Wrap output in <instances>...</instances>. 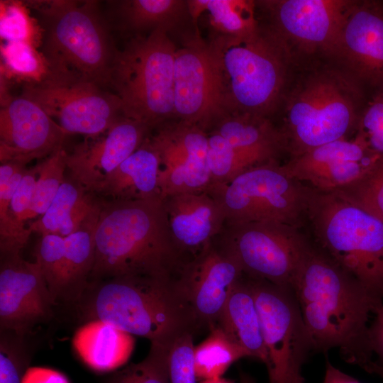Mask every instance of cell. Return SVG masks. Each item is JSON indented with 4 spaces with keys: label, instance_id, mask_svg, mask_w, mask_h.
<instances>
[{
    "label": "cell",
    "instance_id": "ffe728a7",
    "mask_svg": "<svg viewBox=\"0 0 383 383\" xmlns=\"http://www.w3.org/2000/svg\"><path fill=\"white\" fill-rule=\"evenodd\" d=\"M278 30L306 48L335 51L353 2L341 0L262 1Z\"/></svg>",
    "mask_w": 383,
    "mask_h": 383
},
{
    "label": "cell",
    "instance_id": "4316f807",
    "mask_svg": "<svg viewBox=\"0 0 383 383\" xmlns=\"http://www.w3.org/2000/svg\"><path fill=\"white\" fill-rule=\"evenodd\" d=\"M72 179L65 180L45 213L30 223L28 229L40 235L67 237L77 231L100 199Z\"/></svg>",
    "mask_w": 383,
    "mask_h": 383
},
{
    "label": "cell",
    "instance_id": "d4e9b609",
    "mask_svg": "<svg viewBox=\"0 0 383 383\" xmlns=\"http://www.w3.org/2000/svg\"><path fill=\"white\" fill-rule=\"evenodd\" d=\"M217 326L240 346L249 357L266 364L267 353L260 317L250 283L245 275L243 274L233 287Z\"/></svg>",
    "mask_w": 383,
    "mask_h": 383
},
{
    "label": "cell",
    "instance_id": "8992f818",
    "mask_svg": "<svg viewBox=\"0 0 383 383\" xmlns=\"http://www.w3.org/2000/svg\"><path fill=\"white\" fill-rule=\"evenodd\" d=\"M177 48L162 29L136 35L117 50L109 85L121 103L122 115L150 129L174 116Z\"/></svg>",
    "mask_w": 383,
    "mask_h": 383
},
{
    "label": "cell",
    "instance_id": "8fae6325",
    "mask_svg": "<svg viewBox=\"0 0 383 383\" xmlns=\"http://www.w3.org/2000/svg\"><path fill=\"white\" fill-rule=\"evenodd\" d=\"M247 277L260 317L270 383H292L313 351L297 299L292 288Z\"/></svg>",
    "mask_w": 383,
    "mask_h": 383
},
{
    "label": "cell",
    "instance_id": "8d00e7d4",
    "mask_svg": "<svg viewBox=\"0 0 383 383\" xmlns=\"http://www.w3.org/2000/svg\"><path fill=\"white\" fill-rule=\"evenodd\" d=\"M170 347L151 343L148 355L115 373L108 383H170L168 353Z\"/></svg>",
    "mask_w": 383,
    "mask_h": 383
},
{
    "label": "cell",
    "instance_id": "74e56055",
    "mask_svg": "<svg viewBox=\"0 0 383 383\" xmlns=\"http://www.w3.org/2000/svg\"><path fill=\"white\" fill-rule=\"evenodd\" d=\"M0 334V383H22L31 357L26 335L8 330Z\"/></svg>",
    "mask_w": 383,
    "mask_h": 383
},
{
    "label": "cell",
    "instance_id": "f6af8a7d",
    "mask_svg": "<svg viewBox=\"0 0 383 383\" xmlns=\"http://www.w3.org/2000/svg\"><path fill=\"white\" fill-rule=\"evenodd\" d=\"M199 383H235L231 380H228L222 377L212 378L201 380ZM241 383H250V382H241Z\"/></svg>",
    "mask_w": 383,
    "mask_h": 383
},
{
    "label": "cell",
    "instance_id": "ee69618b",
    "mask_svg": "<svg viewBox=\"0 0 383 383\" xmlns=\"http://www.w3.org/2000/svg\"><path fill=\"white\" fill-rule=\"evenodd\" d=\"M323 383H361L357 379L343 372L327 361Z\"/></svg>",
    "mask_w": 383,
    "mask_h": 383
},
{
    "label": "cell",
    "instance_id": "f35d334b",
    "mask_svg": "<svg viewBox=\"0 0 383 383\" xmlns=\"http://www.w3.org/2000/svg\"><path fill=\"white\" fill-rule=\"evenodd\" d=\"M337 191L360 208L383 221V159L365 177Z\"/></svg>",
    "mask_w": 383,
    "mask_h": 383
},
{
    "label": "cell",
    "instance_id": "7bdbcfd3",
    "mask_svg": "<svg viewBox=\"0 0 383 383\" xmlns=\"http://www.w3.org/2000/svg\"><path fill=\"white\" fill-rule=\"evenodd\" d=\"M22 383H70L67 377L60 372L46 367H28Z\"/></svg>",
    "mask_w": 383,
    "mask_h": 383
},
{
    "label": "cell",
    "instance_id": "2e32d148",
    "mask_svg": "<svg viewBox=\"0 0 383 383\" xmlns=\"http://www.w3.org/2000/svg\"><path fill=\"white\" fill-rule=\"evenodd\" d=\"M382 159V155L371 151L357 138H342L292 157L281 168L290 178L328 192L358 181Z\"/></svg>",
    "mask_w": 383,
    "mask_h": 383
},
{
    "label": "cell",
    "instance_id": "5b68a950",
    "mask_svg": "<svg viewBox=\"0 0 383 383\" xmlns=\"http://www.w3.org/2000/svg\"><path fill=\"white\" fill-rule=\"evenodd\" d=\"M45 30L43 53L65 78L109 85L116 53L95 1H26Z\"/></svg>",
    "mask_w": 383,
    "mask_h": 383
},
{
    "label": "cell",
    "instance_id": "30bf717a",
    "mask_svg": "<svg viewBox=\"0 0 383 383\" xmlns=\"http://www.w3.org/2000/svg\"><path fill=\"white\" fill-rule=\"evenodd\" d=\"M226 225L216 244L239 263L244 275L292 288L310 246L296 227L277 222Z\"/></svg>",
    "mask_w": 383,
    "mask_h": 383
},
{
    "label": "cell",
    "instance_id": "836d02e7",
    "mask_svg": "<svg viewBox=\"0 0 383 383\" xmlns=\"http://www.w3.org/2000/svg\"><path fill=\"white\" fill-rule=\"evenodd\" d=\"M207 160L211 186L228 182L245 170L261 165L255 157L236 149L214 131L208 136Z\"/></svg>",
    "mask_w": 383,
    "mask_h": 383
},
{
    "label": "cell",
    "instance_id": "d6a6232c",
    "mask_svg": "<svg viewBox=\"0 0 383 383\" xmlns=\"http://www.w3.org/2000/svg\"><path fill=\"white\" fill-rule=\"evenodd\" d=\"M26 1H0V37L4 42H21L39 48L43 46L45 30L34 18Z\"/></svg>",
    "mask_w": 383,
    "mask_h": 383
},
{
    "label": "cell",
    "instance_id": "ab89813d",
    "mask_svg": "<svg viewBox=\"0 0 383 383\" xmlns=\"http://www.w3.org/2000/svg\"><path fill=\"white\" fill-rule=\"evenodd\" d=\"M193 336L192 333L184 334L169 349L168 372L170 383H197Z\"/></svg>",
    "mask_w": 383,
    "mask_h": 383
},
{
    "label": "cell",
    "instance_id": "bcb514c9",
    "mask_svg": "<svg viewBox=\"0 0 383 383\" xmlns=\"http://www.w3.org/2000/svg\"><path fill=\"white\" fill-rule=\"evenodd\" d=\"M292 383H304V378L301 377V373L294 377Z\"/></svg>",
    "mask_w": 383,
    "mask_h": 383
},
{
    "label": "cell",
    "instance_id": "cb8c5ba5",
    "mask_svg": "<svg viewBox=\"0 0 383 383\" xmlns=\"http://www.w3.org/2000/svg\"><path fill=\"white\" fill-rule=\"evenodd\" d=\"M73 347L83 362L96 372L114 370L128 362L134 348L133 335L101 320L79 328Z\"/></svg>",
    "mask_w": 383,
    "mask_h": 383
},
{
    "label": "cell",
    "instance_id": "7c38bea8",
    "mask_svg": "<svg viewBox=\"0 0 383 383\" xmlns=\"http://www.w3.org/2000/svg\"><path fill=\"white\" fill-rule=\"evenodd\" d=\"M21 94L40 105L67 135H99L123 116L118 96L89 82L59 79L26 85Z\"/></svg>",
    "mask_w": 383,
    "mask_h": 383
},
{
    "label": "cell",
    "instance_id": "603a6c76",
    "mask_svg": "<svg viewBox=\"0 0 383 383\" xmlns=\"http://www.w3.org/2000/svg\"><path fill=\"white\" fill-rule=\"evenodd\" d=\"M160 165L159 153L148 136L135 152L96 187L93 194L113 201L161 197Z\"/></svg>",
    "mask_w": 383,
    "mask_h": 383
},
{
    "label": "cell",
    "instance_id": "f1b7e54d",
    "mask_svg": "<svg viewBox=\"0 0 383 383\" xmlns=\"http://www.w3.org/2000/svg\"><path fill=\"white\" fill-rule=\"evenodd\" d=\"M1 80L36 86L59 79L61 76L43 52L21 42L1 43Z\"/></svg>",
    "mask_w": 383,
    "mask_h": 383
},
{
    "label": "cell",
    "instance_id": "9c48e42d",
    "mask_svg": "<svg viewBox=\"0 0 383 383\" xmlns=\"http://www.w3.org/2000/svg\"><path fill=\"white\" fill-rule=\"evenodd\" d=\"M310 189L288 177L275 161L207 191L221 204L226 223L277 222L297 228L306 213Z\"/></svg>",
    "mask_w": 383,
    "mask_h": 383
},
{
    "label": "cell",
    "instance_id": "6da1fadb",
    "mask_svg": "<svg viewBox=\"0 0 383 383\" xmlns=\"http://www.w3.org/2000/svg\"><path fill=\"white\" fill-rule=\"evenodd\" d=\"M292 289L313 351L338 348L345 361L367 371L373 360L370 319L381 298L311 245Z\"/></svg>",
    "mask_w": 383,
    "mask_h": 383
},
{
    "label": "cell",
    "instance_id": "ba28073f",
    "mask_svg": "<svg viewBox=\"0 0 383 383\" xmlns=\"http://www.w3.org/2000/svg\"><path fill=\"white\" fill-rule=\"evenodd\" d=\"M357 120L355 95L347 82L331 73L309 78L287 104L286 149L292 157L345 138Z\"/></svg>",
    "mask_w": 383,
    "mask_h": 383
},
{
    "label": "cell",
    "instance_id": "83f0119b",
    "mask_svg": "<svg viewBox=\"0 0 383 383\" xmlns=\"http://www.w3.org/2000/svg\"><path fill=\"white\" fill-rule=\"evenodd\" d=\"M101 199L80 228L65 237L67 287L65 301L75 304L86 289L95 259L94 235Z\"/></svg>",
    "mask_w": 383,
    "mask_h": 383
},
{
    "label": "cell",
    "instance_id": "4fadbf2b",
    "mask_svg": "<svg viewBox=\"0 0 383 383\" xmlns=\"http://www.w3.org/2000/svg\"><path fill=\"white\" fill-rule=\"evenodd\" d=\"M150 138L160 158L162 199L209 190L212 184L207 152L209 133L182 121L165 123Z\"/></svg>",
    "mask_w": 383,
    "mask_h": 383
},
{
    "label": "cell",
    "instance_id": "e575fe53",
    "mask_svg": "<svg viewBox=\"0 0 383 383\" xmlns=\"http://www.w3.org/2000/svg\"><path fill=\"white\" fill-rule=\"evenodd\" d=\"M34 255L55 301H65L67 287L65 238L53 234L41 235Z\"/></svg>",
    "mask_w": 383,
    "mask_h": 383
},
{
    "label": "cell",
    "instance_id": "1f68e13d",
    "mask_svg": "<svg viewBox=\"0 0 383 383\" xmlns=\"http://www.w3.org/2000/svg\"><path fill=\"white\" fill-rule=\"evenodd\" d=\"M195 370L198 379L221 377L236 360L248 357V353L216 326L208 337L195 347Z\"/></svg>",
    "mask_w": 383,
    "mask_h": 383
},
{
    "label": "cell",
    "instance_id": "ac0fdd59",
    "mask_svg": "<svg viewBox=\"0 0 383 383\" xmlns=\"http://www.w3.org/2000/svg\"><path fill=\"white\" fill-rule=\"evenodd\" d=\"M243 276L239 263L214 241L184 266L178 284L189 298L200 329L210 331L218 325Z\"/></svg>",
    "mask_w": 383,
    "mask_h": 383
},
{
    "label": "cell",
    "instance_id": "e0dca14e",
    "mask_svg": "<svg viewBox=\"0 0 383 383\" xmlns=\"http://www.w3.org/2000/svg\"><path fill=\"white\" fill-rule=\"evenodd\" d=\"M174 116L205 131L223 116L206 43L198 33L176 51Z\"/></svg>",
    "mask_w": 383,
    "mask_h": 383
},
{
    "label": "cell",
    "instance_id": "52a82bcc",
    "mask_svg": "<svg viewBox=\"0 0 383 383\" xmlns=\"http://www.w3.org/2000/svg\"><path fill=\"white\" fill-rule=\"evenodd\" d=\"M306 213L323 252L380 298L383 221L338 191L310 189Z\"/></svg>",
    "mask_w": 383,
    "mask_h": 383
},
{
    "label": "cell",
    "instance_id": "d590c367",
    "mask_svg": "<svg viewBox=\"0 0 383 383\" xmlns=\"http://www.w3.org/2000/svg\"><path fill=\"white\" fill-rule=\"evenodd\" d=\"M66 152L60 147L38 164V172L28 220L45 213L65 181Z\"/></svg>",
    "mask_w": 383,
    "mask_h": 383
},
{
    "label": "cell",
    "instance_id": "277c9868",
    "mask_svg": "<svg viewBox=\"0 0 383 383\" xmlns=\"http://www.w3.org/2000/svg\"><path fill=\"white\" fill-rule=\"evenodd\" d=\"M206 48L223 116H266L285 80V50L278 35L259 27L240 35L214 32Z\"/></svg>",
    "mask_w": 383,
    "mask_h": 383
},
{
    "label": "cell",
    "instance_id": "60d3db41",
    "mask_svg": "<svg viewBox=\"0 0 383 383\" xmlns=\"http://www.w3.org/2000/svg\"><path fill=\"white\" fill-rule=\"evenodd\" d=\"M356 138L383 156V89L373 97L357 123Z\"/></svg>",
    "mask_w": 383,
    "mask_h": 383
},
{
    "label": "cell",
    "instance_id": "f546056e",
    "mask_svg": "<svg viewBox=\"0 0 383 383\" xmlns=\"http://www.w3.org/2000/svg\"><path fill=\"white\" fill-rule=\"evenodd\" d=\"M125 26L138 33L162 29L167 33L189 16L187 1L125 0L116 1Z\"/></svg>",
    "mask_w": 383,
    "mask_h": 383
},
{
    "label": "cell",
    "instance_id": "b9f144b4",
    "mask_svg": "<svg viewBox=\"0 0 383 383\" xmlns=\"http://www.w3.org/2000/svg\"><path fill=\"white\" fill-rule=\"evenodd\" d=\"M369 343L372 360L367 372L383 377V294L376 309L369 327Z\"/></svg>",
    "mask_w": 383,
    "mask_h": 383
},
{
    "label": "cell",
    "instance_id": "484cf974",
    "mask_svg": "<svg viewBox=\"0 0 383 383\" xmlns=\"http://www.w3.org/2000/svg\"><path fill=\"white\" fill-rule=\"evenodd\" d=\"M234 148L255 157L261 164L275 162L286 149L282 131L277 130L266 116L250 113L224 115L213 130Z\"/></svg>",
    "mask_w": 383,
    "mask_h": 383
},
{
    "label": "cell",
    "instance_id": "44dd1931",
    "mask_svg": "<svg viewBox=\"0 0 383 383\" xmlns=\"http://www.w3.org/2000/svg\"><path fill=\"white\" fill-rule=\"evenodd\" d=\"M163 201L172 238L185 265L221 234L225 213L208 191L174 194Z\"/></svg>",
    "mask_w": 383,
    "mask_h": 383
},
{
    "label": "cell",
    "instance_id": "5bb4252c",
    "mask_svg": "<svg viewBox=\"0 0 383 383\" xmlns=\"http://www.w3.org/2000/svg\"><path fill=\"white\" fill-rule=\"evenodd\" d=\"M1 81L0 162L26 165L46 158L62 147L67 135L60 125L36 102L9 93Z\"/></svg>",
    "mask_w": 383,
    "mask_h": 383
},
{
    "label": "cell",
    "instance_id": "9a60e30c",
    "mask_svg": "<svg viewBox=\"0 0 383 383\" xmlns=\"http://www.w3.org/2000/svg\"><path fill=\"white\" fill-rule=\"evenodd\" d=\"M55 304L37 262L21 253L1 255L0 330L26 335L51 318Z\"/></svg>",
    "mask_w": 383,
    "mask_h": 383
},
{
    "label": "cell",
    "instance_id": "7a4b0ae2",
    "mask_svg": "<svg viewBox=\"0 0 383 383\" xmlns=\"http://www.w3.org/2000/svg\"><path fill=\"white\" fill-rule=\"evenodd\" d=\"M89 281L147 277L178 284L184 262L170 233L164 201L101 199Z\"/></svg>",
    "mask_w": 383,
    "mask_h": 383
},
{
    "label": "cell",
    "instance_id": "3957f363",
    "mask_svg": "<svg viewBox=\"0 0 383 383\" xmlns=\"http://www.w3.org/2000/svg\"><path fill=\"white\" fill-rule=\"evenodd\" d=\"M75 304L88 321L101 320L163 346L200 330L187 296L174 282L128 277L90 281Z\"/></svg>",
    "mask_w": 383,
    "mask_h": 383
},
{
    "label": "cell",
    "instance_id": "4dcf8cb0",
    "mask_svg": "<svg viewBox=\"0 0 383 383\" xmlns=\"http://www.w3.org/2000/svg\"><path fill=\"white\" fill-rule=\"evenodd\" d=\"M189 14L194 24L207 12L214 32L240 35L250 33L259 26L254 16L253 1L243 0H188Z\"/></svg>",
    "mask_w": 383,
    "mask_h": 383
},
{
    "label": "cell",
    "instance_id": "d6986e66",
    "mask_svg": "<svg viewBox=\"0 0 383 383\" xmlns=\"http://www.w3.org/2000/svg\"><path fill=\"white\" fill-rule=\"evenodd\" d=\"M150 130L146 125L121 116L104 133L86 137L70 153L65 154L70 179L93 194L141 145Z\"/></svg>",
    "mask_w": 383,
    "mask_h": 383
},
{
    "label": "cell",
    "instance_id": "7402d4cb",
    "mask_svg": "<svg viewBox=\"0 0 383 383\" xmlns=\"http://www.w3.org/2000/svg\"><path fill=\"white\" fill-rule=\"evenodd\" d=\"M335 52L372 84L383 83V6L354 3L342 28Z\"/></svg>",
    "mask_w": 383,
    "mask_h": 383
}]
</instances>
